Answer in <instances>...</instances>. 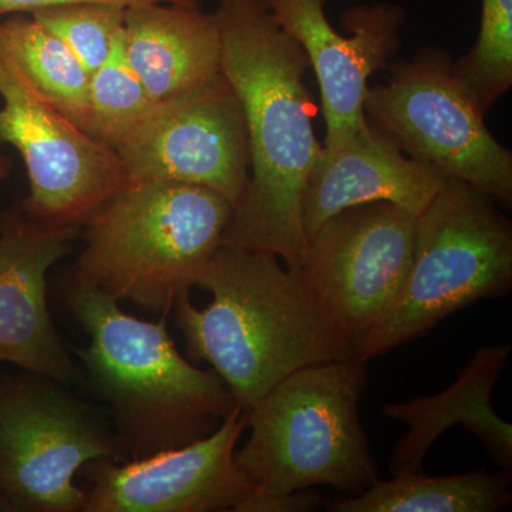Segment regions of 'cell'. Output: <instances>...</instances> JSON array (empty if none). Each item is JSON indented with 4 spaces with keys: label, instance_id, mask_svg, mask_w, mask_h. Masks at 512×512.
Listing matches in <instances>:
<instances>
[{
    "label": "cell",
    "instance_id": "6da1fadb",
    "mask_svg": "<svg viewBox=\"0 0 512 512\" xmlns=\"http://www.w3.org/2000/svg\"><path fill=\"white\" fill-rule=\"evenodd\" d=\"M221 73L247 121L251 171L222 244L268 251L299 268L306 247L301 200L322 144L305 84L311 63L265 0H218Z\"/></svg>",
    "mask_w": 512,
    "mask_h": 512
},
{
    "label": "cell",
    "instance_id": "7a4b0ae2",
    "mask_svg": "<svg viewBox=\"0 0 512 512\" xmlns=\"http://www.w3.org/2000/svg\"><path fill=\"white\" fill-rule=\"evenodd\" d=\"M212 293L205 309L190 293L175 299V325L192 360L210 363L248 410L303 367L355 357V345L301 268L268 251L222 244L197 285Z\"/></svg>",
    "mask_w": 512,
    "mask_h": 512
},
{
    "label": "cell",
    "instance_id": "3957f363",
    "mask_svg": "<svg viewBox=\"0 0 512 512\" xmlns=\"http://www.w3.org/2000/svg\"><path fill=\"white\" fill-rule=\"evenodd\" d=\"M64 301L89 333L76 355L97 399L109 406L121 461L183 447L217 430L235 406L214 370L192 365L158 322L134 318L119 302L69 282Z\"/></svg>",
    "mask_w": 512,
    "mask_h": 512
},
{
    "label": "cell",
    "instance_id": "277c9868",
    "mask_svg": "<svg viewBox=\"0 0 512 512\" xmlns=\"http://www.w3.org/2000/svg\"><path fill=\"white\" fill-rule=\"evenodd\" d=\"M234 205L200 185L128 183L84 222L72 284L165 315L197 285Z\"/></svg>",
    "mask_w": 512,
    "mask_h": 512
},
{
    "label": "cell",
    "instance_id": "5b68a950",
    "mask_svg": "<svg viewBox=\"0 0 512 512\" xmlns=\"http://www.w3.org/2000/svg\"><path fill=\"white\" fill-rule=\"evenodd\" d=\"M365 363L333 360L285 377L248 409L249 439L234 466L259 495L329 485L359 495L377 478L362 421Z\"/></svg>",
    "mask_w": 512,
    "mask_h": 512
},
{
    "label": "cell",
    "instance_id": "8992f818",
    "mask_svg": "<svg viewBox=\"0 0 512 512\" xmlns=\"http://www.w3.org/2000/svg\"><path fill=\"white\" fill-rule=\"evenodd\" d=\"M512 286V225L487 195L448 178L417 215L412 268L390 311L355 346L366 363L451 313Z\"/></svg>",
    "mask_w": 512,
    "mask_h": 512
},
{
    "label": "cell",
    "instance_id": "52a82bcc",
    "mask_svg": "<svg viewBox=\"0 0 512 512\" xmlns=\"http://www.w3.org/2000/svg\"><path fill=\"white\" fill-rule=\"evenodd\" d=\"M387 69L386 82L367 92V120L406 156L510 210L511 150L488 130L484 110L458 79L446 50L424 47Z\"/></svg>",
    "mask_w": 512,
    "mask_h": 512
},
{
    "label": "cell",
    "instance_id": "ba28073f",
    "mask_svg": "<svg viewBox=\"0 0 512 512\" xmlns=\"http://www.w3.org/2000/svg\"><path fill=\"white\" fill-rule=\"evenodd\" d=\"M121 461L109 420L62 384L0 373V505L20 512L83 511L74 477L86 464Z\"/></svg>",
    "mask_w": 512,
    "mask_h": 512
},
{
    "label": "cell",
    "instance_id": "9c48e42d",
    "mask_svg": "<svg viewBox=\"0 0 512 512\" xmlns=\"http://www.w3.org/2000/svg\"><path fill=\"white\" fill-rule=\"evenodd\" d=\"M0 143L19 151L30 194L20 208L49 227H83L128 184L113 148L77 127L29 79L0 28Z\"/></svg>",
    "mask_w": 512,
    "mask_h": 512
},
{
    "label": "cell",
    "instance_id": "30bf717a",
    "mask_svg": "<svg viewBox=\"0 0 512 512\" xmlns=\"http://www.w3.org/2000/svg\"><path fill=\"white\" fill-rule=\"evenodd\" d=\"M111 148L128 183L200 185L227 198L234 210L248 188L247 121L222 73L190 92L153 103Z\"/></svg>",
    "mask_w": 512,
    "mask_h": 512
},
{
    "label": "cell",
    "instance_id": "8fae6325",
    "mask_svg": "<svg viewBox=\"0 0 512 512\" xmlns=\"http://www.w3.org/2000/svg\"><path fill=\"white\" fill-rule=\"evenodd\" d=\"M416 215L390 202L353 205L306 238L302 269L357 345L390 311L412 268Z\"/></svg>",
    "mask_w": 512,
    "mask_h": 512
},
{
    "label": "cell",
    "instance_id": "7c38bea8",
    "mask_svg": "<svg viewBox=\"0 0 512 512\" xmlns=\"http://www.w3.org/2000/svg\"><path fill=\"white\" fill-rule=\"evenodd\" d=\"M248 429V410L235 404L217 430L183 447L138 460L92 461L84 512L235 511L258 491L234 466L235 447Z\"/></svg>",
    "mask_w": 512,
    "mask_h": 512
},
{
    "label": "cell",
    "instance_id": "4fadbf2b",
    "mask_svg": "<svg viewBox=\"0 0 512 512\" xmlns=\"http://www.w3.org/2000/svg\"><path fill=\"white\" fill-rule=\"evenodd\" d=\"M282 29L308 56L318 77L326 136L322 147L333 151L369 126L365 100L373 73L387 69L402 45L406 12L400 5L375 3L345 10L340 35L326 16V0H265Z\"/></svg>",
    "mask_w": 512,
    "mask_h": 512
},
{
    "label": "cell",
    "instance_id": "5bb4252c",
    "mask_svg": "<svg viewBox=\"0 0 512 512\" xmlns=\"http://www.w3.org/2000/svg\"><path fill=\"white\" fill-rule=\"evenodd\" d=\"M82 227L40 224L20 205L0 211V363L47 377L63 387L80 369L47 309V274L73 249Z\"/></svg>",
    "mask_w": 512,
    "mask_h": 512
},
{
    "label": "cell",
    "instance_id": "9a60e30c",
    "mask_svg": "<svg viewBox=\"0 0 512 512\" xmlns=\"http://www.w3.org/2000/svg\"><path fill=\"white\" fill-rule=\"evenodd\" d=\"M447 180L369 121L346 146L322 147L302 194L303 231L308 238L332 215L370 202H390L417 217Z\"/></svg>",
    "mask_w": 512,
    "mask_h": 512
},
{
    "label": "cell",
    "instance_id": "2e32d148",
    "mask_svg": "<svg viewBox=\"0 0 512 512\" xmlns=\"http://www.w3.org/2000/svg\"><path fill=\"white\" fill-rule=\"evenodd\" d=\"M510 343L478 349L456 382L443 392L389 403L383 413L409 429L394 443L389 470L392 476L423 471L424 458L441 434L463 426L481 441L495 463L512 466V426L493 407V390L510 359Z\"/></svg>",
    "mask_w": 512,
    "mask_h": 512
},
{
    "label": "cell",
    "instance_id": "e0dca14e",
    "mask_svg": "<svg viewBox=\"0 0 512 512\" xmlns=\"http://www.w3.org/2000/svg\"><path fill=\"white\" fill-rule=\"evenodd\" d=\"M124 53L151 100L178 96L221 73V39L214 13L200 6L126 9Z\"/></svg>",
    "mask_w": 512,
    "mask_h": 512
},
{
    "label": "cell",
    "instance_id": "ac0fdd59",
    "mask_svg": "<svg viewBox=\"0 0 512 512\" xmlns=\"http://www.w3.org/2000/svg\"><path fill=\"white\" fill-rule=\"evenodd\" d=\"M511 485V470L504 468L443 477L416 471L323 505L329 512H497L510 507Z\"/></svg>",
    "mask_w": 512,
    "mask_h": 512
},
{
    "label": "cell",
    "instance_id": "d6986e66",
    "mask_svg": "<svg viewBox=\"0 0 512 512\" xmlns=\"http://www.w3.org/2000/svg\"><path fill=\"white\" fill-rule=\"evenodd\" d=\"M0 28L13 55L37 89L87 133L90 73L79 57L28 13L5 16L0 19Z\"/></svg>",
    "mask_w": 512,
    "mask_h": 512
},
{
    "label": "cell",
    "instance_id": "ffe728a7",
    "mask_svg": "<svg viewBox=\"0 0 512 512\" xmlns=\"http://www.w3.org/2000/svg\"><path fill=\"white\" fill-rule=\"evenodd\" d=\"M453 67L484 113L511 89L512 0H481L477 42Z\"/></svg>",
    "mask_w": 512,
    "mask_h": 512
},
{
    "label": "cell",
    "instance_id": "44dd1931",
    "mask_svg": "<svg viewBox=\"0 0 512 512\" xmlns=\"http://www.w3.org/2000/svg\"><path fill=\"white\" fill-rule=\"evenodd\" d=\"M123 36L124 32L106 62L90 74L87 134L109 147L154 103L128 63Z\"/></svg>",
    "mask_w": 512,
    "mask_h": 512
},
{
    "label": "cell",
    "instance_id": "7402d4cb",
    "mask_svg": "<svg viewBox=\"0 0 512 512\" xmlns=\"http://www.w3.org/2000/svg\"><path fill=\"white\" fill-rule=\"evenodd\" d=\"M55 33L92 74L106 62L124 32L126 9L101 3H72L29 13Z\"/></svg>",
    "mask_w": 512,
    "mask_h": 512
},
{
    "label": "cell",
    "instance_id": "603a6c76",
    "mask_svg": "<svg viewBox=\"0 0 512 512\" xmlns=\"http://www.w3.org/2000/svg\"><path fill=\"white\" fill-rule=\"evenodd\" d=\"M72 3H101V5L119 6L131 9L138 6L171 3V5L200 6L202 0H0V19L15 13H33L36 10L53 6L72 5Z\"/></svg>",
    "mask_w": 512,
    "mask_h": 512
},
{
    "label": "cell",
    "instance_id": "cb8c5ba5",
    "mask_svg": "<svg viewBox=\"0 0 512 512\" xmlns=\"http://www.w3.org/2000/svg\"><path fill=\"white\" fill-rule=\"evenodd\" d=\"M322 504L318 493L309 490L286 495L254 494L241 508V512H306Z\"/></svg>",
    "mask_w": 512,
    "mask_h": 512
},
{
    "label": "cell",
    "instance_id": "d4e9b609",
    "mask_svg": "<svg viewBox=\"0 0 512 512\" xmlns=\"http://www.w3.org/2000/svg\"><path fill=\"white\" fill-rule=\"evenodd\" d=\"M13 160L6 154L0 153V185L5 183L6 180L12 175Z\"/></svg>",
    "mask_w": 512,
    "mask_h": 512
}]
</instances>
